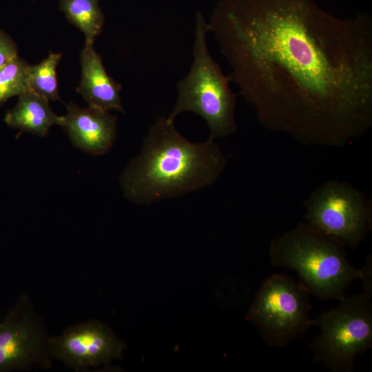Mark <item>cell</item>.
<instances>
[{
  "instance_id": "cell-1",
  "label": "cell",
  "mask_w": 372,
  "mask_h": 372,
  "mask_svg": "<svg viewBox=\"0 0 372 372\" xmlns=\"http://www.w3.org/2000/svg\"><path fill=\"white\" fill-rule=\"evenodd\" d=\"M231 82L266 128L343 147L372 127V18L316 0H220L209 21Z\"/></svg>"
},
{
  "instance_id": "cell-2",
  "label": "cell",
  "mask_w": 372,
  "mask_h": 372,
  "mask_svg": "<svg viewBox=\"0 0 372 372\" xmlns=\"http://www.w3.org/2000/svg\"><path fill=\"white\" fill-rule=\"evenodd\" d=\"M174 121L158 118L149 129L140 154L120 176L126 198L150 204L182 197L211 185L227 165L214 140L194 143L176 128Z\"/></svg>"
},
{
  "instance_id": "cell-3",
  "label": "cell",
  "mask_w": 372,
  "mask_h": 372,
  "mask_svg": "<svg viewBox=\"0 0 372 372\" xmlns=\"http://www.w3.org/2000/svg\"><path fill=\"white\" fill-rule=\"evenodd\" d=\"M345 248L304 222L271 240L269 254L272 265L296 271L310 294L320 300H341L360 277Z\"/></svg>"
},
{
  "instance_id": "cell-4",
  "label": "cell",
  "mask_w": 372,
  "mask_h": 372,
  "mask_svg": "<svg viewBox=\"0 0 372 372\" xmlns=\"http://www.w3.org/2000/svg\"><path fill=\"white\" fill-rule=\"evenodd\" d=\"M209 23L204 14L196 13L193 61L186 75L177 83V98L167 116L174 121L192 112L206 122L212 140L227 137L237 130L235 120L236 94L231 89L230 78L225 75L213 59L207 45Z\"/></svg>"
},
{
  "instance_id": "cell-5",
  "label": "cell",
  "mask_w": 372,
  "mask_h": 372,
  "mask_svg": "<svg viewBox=\"0 0 372 372\" xmlns=\"http://www.w3.org/2000/svg\"><path fill=\"white\" fill-rule=\"evenodd\" d=\"M339 301L312 319L320 333L308 347L313 364H322L331 372H351L356 358L372 347V302L364 292Z\"/></svg>"
},
{
  "instance_id": "cell-6",
  "label": "cell",
  "mask_w": 372,
  "mask_h": 372,
  "mask_svg": "<svg viewBox=\"0 0 372 372\" xmlns=\"http://www.w3.org/2000/svg\"><path fill=\"white\" fill-rule=\"evenodd\" d=\"M309 291L300 281L273 273L261 283L247 318L271 347H284L312 326Z\"/></svg>"
},
{
  "instance_id": "cell-7",
  "label": "cell",
  "mask_w": 372,
  "mask_h": 372,
  "mask_svg": "<svg viewBox=\"0 0 372 372\" xmlns=\"http://www.w3.org/2000/svg\"><path fill=\"white\" fill-rule=\"evenodd\" d=\"M305 223L355 249L372 226L371 205L347 182L329 180L317 187L305 202Z\"/></svg>"
},
{
  "instance_id": "cell-8",
  "label": "cell",
  "mask_w": 372,
  "mask_h": 372,
  "mask_svg": "<svg viewBox=\"0 0 372 372\" xmlns=\"http://www.w3.org/2000/svg\"><path fill=\"white\" fill-rule=\"evenodd\" d=\"M48 338L30 298L22 294L0 322V372L48 367Z\"/></svg>"
},
{
  "instance_id": "cell-9",
  "label": "cell",
  "mask_w": 372,
  "mask_h": 372,
  "mask_svg": "<svg viewBox=\"0 0 372 372\" xmlns=\"http://www.w3.org/2000/svg\"><path fill=\"white\" fill-rule=\"evenodd\" d=\"M48 342L51 358L75 371L109 364L126 348L107 325L95 320L71 326Z\"/></svg>"
},
{
  "instance_id": "cell-10",
  "label": "cell",
  "mask_w": 372,
  "mask_h": 372,
  "mask_svg": "<svg viewBox=\"0 0 372 372\" xmlns=\"http://www.w3.org/2000/svg\"><path fill=\"white\" fill-rule=\"evenodd\" d=\"M73 145L92 155H102L113 146L116 138V117L99 108L67 106L60 125Z\"/></svg>"
},
{
  "instance_id": "cell-11",
  "label": "cell",
  "mask_w": 372,
  "mask_h": 372,
  "mask_svg": "<svg viewBox=\"0 0 372 372\" xmlns=\"http://www.w3.org/2000/svg\"><path fill=\"white\" fill-rule=\"evenodd\" d=\"M80 63L81 79L76 91L88 106L108 112H124L120 95L122 86L108 75L93 43H85Z\"/></svg>"
},
{
  "instance_id": "cell-12",
  "label": "cell",
  "mask_w": 372,
  "mask_h": 372,
  "mask_svg": "<svg viewBox=\"0 0 372 372\" xmlns=\"http://www.w3.org/2000/svg\"><path fill=\"white\" fill-rule=\"evenodd\" d=\"M6 123L14 128L45 136L53 125H61V116L51 109L49 101L30 92L19 96L17 105L7 111Z\"/></svg>"
},
{
  "instance_id": "cell-13",
  "label": "cell",
  "mask_w": 372,
  "mask_h": 372,
  "mask_svg": "<svg viewBox=\"0 0 372 372\" xmlns=\"http://www.w3.org/2000/svg\"><path fill=\"white\" fill-rule=\"evenodd\" d=\"M67 19L83 32L85 43L92 44L102 31L105 17L99 0H58Z\"/></svg>"
},
{
  "instance_id": "cell-14",
  "label": "cell",
  "mask_w": 372,
  "mask_h": 372,
  "mask_svg": "<svg viewBox=\"0 0 372 372\" xmlns=\"http://www.w3.org/2000/svg\"><path fill=\"white\" fill-rule=\"evenodd\" d=\"M61 56V53L50 52L39 63L29 65L27 72L29 92L48 101L60 100L56 68Z\"/></svg>"
},
{
  "instance_id": "cell-15",
  "label": "cell",
  "mask_w": 372,
  "mask_h": 372,
  "mask_svg": "<svg viewBox=\"0 0 372 372\" xmlns=\"http://www.w3.org/2000/svg\"><path fill=\"white\" fill-rule=\"evenodd\" d=\"M28 66L29 64L17 55L0 68V105L12 96L29 92Z\"/></svg>"
},
{
  "instance_id": "cell-16",
  "label": "cell",
  "mask_w": 372,
  "mask_h": 372,
  "mask_svg": "<svg viewBox=\"0 0 372 372\" xmlns=\"http://www.w3.org/2000/svg\"><path fill=\"white\" fill-rule=\"evenodd\" d=\"M18 48L13 39L0 29V68L17 56Z\"/></svg>"
},
{
  "instance_id": "cell-17",
  "label": "cell",
  "mask_w": 372,
  "mask_h": 372,
  "mask_svg": "<svg viewBox=\"0 0 372 372\" xmlns=\"http://www.w3.org/2000/svg\"><path fill=\"white\" fill-rule=\"evenodd\" d=\"M360 270V279L362 280L364 293L369 298H372V258L371 255L367 256Z\"/></svg>"
}]
</instances>
